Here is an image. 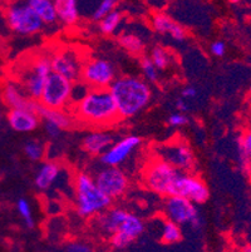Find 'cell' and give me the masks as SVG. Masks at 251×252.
<instances>
[{"mask_svg":"<svg viewBox=\"0 0 251 252\" xmlns=\"http://www.w3.org/2000/svg\"><path fill=\"white\" fill-rule=\"evenodd\" d=\"M75 122L94 128L116 125L119 117L117 105L108 88H91L84 97L72 105Z\"/></svg>","mask_w":251,"mask_h":252,"instance_id":"1","label":"cell"},{"mask_svg":"<svg viewBox=\"0 0 251 252\" xmlns=\"http://www.w3.org/2000/svg\"><path fill=\"white\" fill-rule=\"evenodd\" d=\"M121 119L133 118L147 108L152 99V89L143 78L135 75L117 77L108 87Z\"/></svg>","mask_w":251,"mask_h":252,"instance_id":"2","label":"cell"},{"mask_svg":"<svg viewBox=\"0 0 251 252\" xmlns=\"http://www.w3.org/2000/svg\"><path fill=\"white\" fill-rule=\"evenodd\" d=\"M75 207L79 216L96 217L110 207L112 200L106 196L87 172H78L74 178Z\"/></svg>","mask_w":251,"mask_h":252,"instance_id":"3","label":"cell"},{"mask_svg":"<svg viewBox=\"0 0 251 252\" xmlns=\"http://www.w3.org/2000/svg\"><path fill=\"white\" fill-rule=\"evenodd\" d=\"M179 169L156 157L146 166L143 172L144 186L160 196H172L174 186L179 175Z\"/></svg>","mask_w":251,"mask_h":252,"instance_id":"4","label":"cell"},{"mask_svg":"<svg viewBox=\"0 0 251 252\" xmlns=\"http://www.w3.org/2000/svg\"><path fill=\"white\" fill-rule=\"evenodd\" d=\"M52 73L50 58L47 56H38L28 63L20 73L19 83L29 98L39 100L48 77Z\"/></svg>","mask_w":251,"mask_h":252,"instance_id":"5","label":"cell"},{"mask_svg":"<svg viewBox=\"0 0 251 252\" xmlns=\"http://www.w3.org/2000/svg\"><path fill=\"white\" fill-rule=\"evenodd\" d=\"M5 19L9 28L19 35H36L44 28V23L41 22L36 11L24 0L15 1L9 5L6 9Z\"/></svg>","mask_w":251,"mask_h":252,"instance_id":"6","label":"cell"},{"mask_svg":"<svg viewBox=\"0 0 251 252\" xmlns=\"http://www.w3.org/2000/svg\"><path fill=\"white\" fill-rule=\"evenodd\" d=\"M72 87L73 82L58 73L52 72L38 102L47 108L68 109L72 107Z\"/></svg>","mask_w":251,"mask_h":252,"instance_id":"7","label":"cell"},{"mask_svg":"<svg viewBox=\"0 0 251 252\" xmlns=\"http://www.w3.org/2000/svg\"><path fill=\"white\" fill-rule=\"evenodd\" d=\"M155 155L179 171L192 172L196 166V158L192 148L182 139H174L158 144L155 147Z\"/></svg>","mask_w":251,"mask_h":252,"instance_id":"8","label":"cell"},{"mask_svg":"<svg viewBox=\"0 0 251 252\" xmlns=\"http://www.w3.org/2000/svg\"><path fill=\"white\" fill-rule=\"evenodd\" d=\"M163 214L167 220H171L177 224L187 223L195 230L201 228L204 223L196 203L181 196H166L163 202Z\"/></svg>","mask_w":251,"mask_h":252,"instance_id":"9","label":"cell"},{"mask_svg":"<svg viewBox=\"0 0 251 252\" xmlns=\"http://www.w3.org/2000/svg\"><path fill=\"white\" fill-rule=\"evenodd\" d=\"M98 189L110 198H121L130 187V180L127 173L119 167L103 166L93 177Z\"/></svg>","mask_w":251,"mask_h":252,"instance_id":"10","label":"cell"},{"mask_svg":"<svg viewBox=\"0 0 251 252\" xmlns=\"http://www.w3.org/2000/svg\"><path fill=\"white\" fill-rule=\"evenodd\" d=\"M116 78V68L107 59L92 58L83 63L80 81L91 88H108Z\"/></svg>","mask_w":251,"mask_h":252,"instance_id":"11","label":"cell"},{"mask_svg":"<svg viewBox=\"0 0 251 252\" xmlns=\"http://www.w3.org/2000/svg\"><path fill=\"white\" fill-rule=\"evenodd\" d=\"M172 196L185 197L191 202L201 205L209 200L210 191H209L206 183L199 176L192 173V172L181 171L176 182H175Z\"/></svg>","mask_w":251,"mask_h":252,"instance_id":"12","label":"cell"},{"mask_svg":"<svg viewBox=\"0 0 251 252\" xmlns=\"http://www.w3.org/2000/svg\"><path fill=\"white\" fill-rule=\"evenodd\" d=\"M83 63L84 61L80 54L73 48H62L50 57L52 72L63 75L71 82H77L80 79Z\"/></svg>","mask_w":251,"mask_h":252,"instance_id":"13","label":"cell"},{"mask_svg":"<svg viewBox=\"0 0 251 252\" xmlns=\"http://www.w3.org/2000/svg\"><path fill=\"white\" fill-rule=\"evenodd\" d=\"M144 231L143 220L136 214L128 211L123 221L118 226L116 232L109 236L110 246L116 250H124L137 240Z\"/></svg>","mask_w":251,"mask_h":252,"instance_id":"14","label":"cell"},{"mask_svg":"<svg viewBox=\"0 0 251 252\" xmlns=\"http://www.w3.org/2000/svg\"><path fill=\"white\" fill-rule=\"evenodd\" d=\"M141 137L135 136V134H130V136L118 139L117 142H113L103 155L100 156L101 163L103 166L119 167L127 161L131 155L141 146Z\"/></svg>","mask_w":251,"mask_h":252,"instance_id":"15","label":"cell"},{"mask_svg":"<svg viewBox=\"0 0 251 252\" xmlns=\"http://www.w3.org/2000/svg\"><path fill=\"white\" fill-rule=\"evenodd\" d=\"M6 121L10 128L19 133H31L40 125L38 113L31 109L11 108L6 114Z\"/></svg>","mask_w":251,"mask_h":252,"instance_id":"16","label":"cell"},{"mask_svg":"<svg viewBox=\"0 0 251 252\" xmlns=\"http://www.w3.org/2000/svg\"><path fill=\"white\" fill-rule=\"evenodd\" d=\"M151 27L156 33L169 36L170 39L177 43L185 42L186 36H187L186 29L182 25L175 22L170 15L165 14V13H156L152 15Z\"/></svg>","mask_w":251,"mask_h":252,"instance_id":"17","label":"cell"},{"mask_svg":"<svg viewBox=\"0 0 251 252\" xmlns=\"http://www.w3.org/2000/svg\"><path fill=\"white\" fill-rule=\"evenodd\" d=\"M3 100L9 108H25L36 112L39 102L29 98L20 83L8 82L3 88Z\"/></svg>","mask_w":251,"mask_h":252,"instance_id":"18","label":"cell"},{"mask_svg":"<svg viewBox=\"0 0 251 252\" xmlns=\"http://www.w3.org/2000/svg\"><path fill=\"white\" fill-rule=\"evenodd\" d=\"M63 168L57 161H45L40 164L36 173L34 185L40 192H47L54 187L57 181L61 177Z\"/></svg>","mask_w":251,"mask_h":252,"instance_id":"19","label":"cell"},{"mask_svg":"<svg viewBox=\"0 0 251 252\" xmlns=\"http://www.w3.org/2000/svg\"><path fill=\"white\" fill-rule=\"evenodd\" d=\"M113 134L107 130L96 129L86 134L82 141V148L91 156L100 157L113 143Z\"/></svg>","mask_w":251,"mask_h":252,"instance_id":"20","label":"cell"},{"mask_svg":"<svg viewBox=\"0 0 251 252\" xmlns=\"http://www.w3.org/2000/svg\"><path fill=\"white\" fill-rule=\"evenodd\" d=\"M39 118L41 122H49L61 128L62 130H67L75 123L74 117L72 113H69L67 109H53L47 108L44 105L39 103L36 108Z\"/></svg>","mask_w":251,"mask_h":252,"instance_id":"21","label":"cell"},{"mask_svg":"<svg viewBox=\"0 0 251 252\" xmlns=\"http://www.w3.org/2000/svg\"><path fill=\"white\" fill-rule=\"evenodd\" d=\"M58 22L66 27H72L79 22V0H53Z\"/></svg>","mask_w":251,"mask_h":252,"instance_id":"22","label":"cell"},{"mask_svg":"<svg viewBox=\"0 0 251 252\" xmlns=\"http://www.w3.org/2000/svg\"><path fill=\"white\" fill-rule=\"evenodd\" d=\"M24 1L36 11L41 22L44 23V25L54 24L58 22L53 0H24Z\"/></svg>","mask_w":251,"mask_h":252,"instance_id":"23","label":"cell"},{"mask_svg":"<svg viewBox=\"0 0 251 252\" xmlns=\"http://www.w3.org/2000/svg\"><path fill=\"white\" fill-rule=\"evenodd\" d=\"M239 162L243 171L248 175L251 173V128L244 132L238 141Z\"/></svg>","mask_w":251,"mask_h":252,"instance_id":"24","label":"cell"},{"mask_svg":"<svg viewBox=\"0 0 251 252\" xmlns=\"http://www.w3.org/2000/svg\"><path fill=\"white\" fill-rule=\"evenodd\" d=\"M118 43L123 49L133 56H140L144 50V42L137 33L132 32H122L118 36Z\"/></svg>","mask_w":251,"mask_h":252,"instance_id":"25","label":"cell"},{"mask_svg":"<svg viewBox=\"0 0 251 252\" xmlns=\"http://www.w3.org/2000/svg\"><path fill=\"white\" fill-rule=\"evenodd\" d=\"M122 22H123V13L116 9L98 20V29L103 35H112L118 31Z\"/></svg>","mask_w":251,"mask_h":252,"instance_id":"26","label":"cell"},{"mask_svg":"<svg viewBox=\"0 0 251 252\" xmlns=\"http://www.w3.org/2000/svg\"><path fill=\"white\" fill-rule=\"evenodd\" d=\"M149 59L153 62V64L160 72L169 69L171 67L172 62H174L171 52L162 45H156V47L152 48L151 53H149Z\"/></svg>","mask_w":251,"mask_h":252,"instance_id":"27","label":"cell"},{"mask_svg":"<svg viewBox=\"0 0 251 252\" xmlns=\"http://www.w3.org/2000/svg\"><path fill=\"white\" fill-rule=\"evenodd\" d=\"M182 238V231L179 224H177L176 222L171 221V220H167L162 223V227H161V240L165 244H176L179 240Z\"/></svg>","mask_w":251,"mask_h":252,"instance_id":"28","label":"cell"},{"mask_svg":"<svg viewBox=\"0 0 251 252\" xmlns=\"http://www.w3.org/2000/svg\"><path fill=\"white\" fill-rule=\"evenodd\" d=\"M24 153L28 159L33 162H39L45 155V146L39 139H29L24 144Z\"/></svg>","mask_w":251,"mask_h":252,"instance_id":"29","label":"cell"},{"mask_svg":"<svg viewBox=\"0 0 251 252\" xmlns=\"http://www.w3.org/2000/svg\"><path fill=\"white\" fill-rule=\"evenodd\" d=\"M119 1H121V0H98L96 8L92 11L91 19L94 20V22L101 20L103 17H106L108 13L116 10L117 6L119 5Z\"/></svg>","mask_w":251,"mask_h":252,"instance_id":"30","label":"cell"},{"mask_svg":"<svg viewBox=\"0 0 251 252\" xmlns=\"http://www.w3.org/2000/svg\"><path fill=\"white\" fill-rule=\"evenodd\" d=\"M140 68H141V73L143 75V79L148 83H156L160 78V70L156 68L153 62L149 59V57H143L140 63Z\"/></svg>","mask_w":251,"mask_h":252,"instance_id":"31","label":"cell"},{"mask_svg":"<svg viewBox=\"0 0 251 252\" xmlns=\"http://www.w3.org/2000/svg\"><path fill=\"white\" fill-rule=\"evenodd\" d=\"M17 210L19 216L22 217L25 226L29 228H33L36 222H34L33 212H32V207L29 201H28L27 198H19V200L17 201Z\"/></svg>","mask_w":251,"mask_h":252,"instance_id":"32","label":"cell"},{"mask_svg":"<svg viewBox=\"0 0 251 252\" xmlns=\"http://www.w3.org/2000/svg\"><path fill=\"white\" fill-rule=\"evenodd\" d=\"M190 123V117L187 113H182V112H174L167 118V125L172 128H179L183 126H187Z\"/></svg>","mask_w":251,"mask_h":252,"instance_id":"33","label":"cell"},{"mask_svg":"<svg viewBox=\"0 0 251 252\" xmlns=\"http://www.w3.org/2000/svg\"><path fill=\"white\" fill-rule=\"evenodd\" d=\"M91 89V87L87 86L86 83L83 81H77L73 82V87H72V105L74 103H77L78 100L82 99L84 95L88 93V91Z\"/></svg>","mask_w":251,"mask_h":252,"instance_id":"34","label":"cell"},{"mask_svg":"<svg viewBox=\"0 0 251 252\" xmlns=\"http://www.w3.org/2000/svg\"><path fill=\"white\" fill-rule=\"evenodd\" d=\"M210 52L213 56L217 57V58H222L226 53V44L222 40H215L211 43L210 45Z\"/></svg>","mask_w":251,"mask_h":252,"instance_id":"35","label":"cell"},{"mask_svg":"<svg viewBox=\"0 0 251 252\" xmlns=\"http://www.w3.org/2000/svg\"><path fill=\"white\" fill-rule=\"evenodd\" d=\"M66 252H93L92 247L84 242H71L67 245Z\"/></svg>","mask_w":251,"mask_h":252,"instance_id":"36","label":"cell"},{"mask_svg":"<svg viewBox=\"0 0 251 252\" xmlns=\"http://www.w3.org/2000/svg\"><path fill=\"white\" fill-rule=\"evenodd\" d=\"M43 127H44V132L47 133V136L50 137V138H58L62 132H63L61 128L49 122H43Z\"/></svg>","mask_w":251,"mask_h":252,"instance_id":"37","label":"cell"},{"mask_svg":"<svg viewBox=\"0 0 251 252\" xmlns=\"http://www.w3.org/2000/svg\"><path fill=\"white\" fill-rule=\"evenodd\" d=\"M175 105H176V109L179 112H182V113H188L191 111V105H190V100L185 99L179 95V98L175 102Z\"/></svg>","mask_w":251,"mask_h":252,"instance_id":"38","label":"cell"},{"mask_svg":"<svg viewBox=\"0 0 251 252\" xmlns=\"http://www.w3.org/2000/svg\"><path fill=\"white\" fill-rule=\"evenodd\" d=\"M181 97L187 100H192L197 97V89L192 86H187L181 91Z\"/></svg>","mask_w":251,"mask_h":252,"instance_id":"39","label":"cell"},{"mask_svg":"<svg viewBox=\"0 0 251 252\" xmlns=\"http://www.w3.org/2000/svg\"><path fill=\"white\" fill-rule=\"evenodd\" d=\"M243 252H251V245H248V246L244 247Z\"/></svg>","mask_w":251,"mask_h":252,"instance_id":"40","label":"cell"},{"mask_svg":"<svg viewBox=\"0 0 251 252\" xmlns=\"http://www.w3.org/2000/svg\"><path fill=\"white\" fill-rule=\"evenodd\" d=\"M230 1H231L232 4H238L240 3V1H243V0H230Z\"/></svg>","mask_w":251,"mask_h":252,"instance_id":"41","label":"cell"},{"mask_svg":"<svg viewBox=\"0 0 251 252\" xmlns=\"http://www.w3.org/2000/svg\"><path fill=\"white\" fill-rule=\"evenodd\" d=\"M1 119H3V112H1V108H0V122H1Z\"/></svg>","mask_w":251,"mask_h":252,"instance_id":"42","label":"cell"},{"mask_svg":"<svg viewBox=\"0 0 251 252\" xmlns=\"http://www.w3.org/2000/svg\"><path fill=\"white\" fill-rule=\"evenodd\" d=\"M249 94L251 95V83H250V86H249Z\"/></svg>","mask_w":251,"mask_h":252,"instance_id":"43","label":"cell"}]
</instances>
